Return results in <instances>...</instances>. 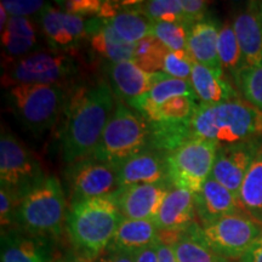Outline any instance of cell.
I'll return each mask as SVG.
<instances>
[{
  "label": "cell",
  "mask_w": 262,
  "mask_h": 262,
  "mask_svg": "<svg viewBox=\"0 0 262 262\" xmlns=\"http://www.w3.org/2000/svg\"><path fill=\"white\" fill-rule=\"evenodd\" d=\"M111 85L106 81L79 88L70 100L61 141L62 159L70 164L89 158L96 149L116 110Z\"/></svg>",
  "instance_id": "obj_1"
},
{
  "label": "cell",
  "mask_w": 262,
  "mask_h": 262,
  "mask_svg": "<svg viewBox=\"0 0 262 262\" xmlns=\"http://www.w3.org/2000/svg\"><path fill=\"white\" fill-rule=\"evenodd\" d=\"M191 139H204L219 147L262 136V113L237 98L196 106L189 123Z\"/></svg>",
  "instance_id": "obj_2"
},
{
  "label": "cell",
  "mask_w": 262,
  "mask_h": 262,
  "mask_svg": "<svg viewBox=\"0 0 262 262\" xmlns=\"http://www.w3.org/2000/svg\"><path fill=\"white\" fill-rule=\"evenodd\" d=\"M123 216L112 198H93L71 204L66 231L78 253L97 258L116 234Z\"/></svg>",
  "instance_id": "obj_3"
},
{
  "label": "cell",
  "mask_w": 262,
  "mask_h": 262,
  "mask_svg": "<svg viewBox=\"0 0 262 262\" xmlns=\"http://www.w3.org/2000/svg\"><path fill=\"white\" fill-rule=\"evenodd\" d=\"M66 216L63 188L60 180L50 175L22 198L16 211V222L26 233L51 239L61 234Z\"/></svg>",
  "instance_id": "obj_4"
},
{
  "label": "cell",
  "mask_w": 262,
  "mask_h": 262,
  "mask_svg": "<svg viewBox=\"0 0 262 262\" xmlns=\"http://www.w3.org/2000/svg\"><path fill=\"white\" fill-rule=\"evenodd\" d=\"M150 143V126L142 114L118 101L112 118L93 153V158L117 166L123 160L146 150Z\"/></svg>",
  "instance_id": "obj_5"
},
{
  "label": "cell",
  "mask_w": 262,
  "mask_h": 262,
  "mask_svg": "<svg viewBox=\"0 0 262 262\" xmlns=\"http://www.w3.org/2000/svg\"><path fill=\"white\" fill-rule=\"evenodd\" d=\"M6 98L18 122L35 135L51 129L64 106V93L60 85H16L10 88Z\"/></svg>",
  "instance_id": "obj_6"
},
{
  "label": "cell",
  "mask_w": 262,
  "mask_h": 262,
  "mask_svg": "<svg viewBox=\"0 0 262 262\" xmlns=\"http://www.w3.org/2000/svg\"><path fill=\"white\" fill-rule=\"evenodd\" d=\"M219 146L204 139H191L166 153L168 176L171 186L193 194L210 179Z\"/></svg>",
  "instance_id": "obj_7"
},
{
  "label": "cell",
  "mask_w": 262,
  "mask_h": 262,
  "mask_svg": "<svg viewBox=\"0 0 262 262\" xmlns=\"http://www.w3.org/2000/svg\"><path fill=\"white\" fill-rule=\"evenodd\" d=\"M2 84L14 88L24 84L60 85L74 72V61L64 52L34 51L3 66Z\"/></svg>",
  "instance_id": "obj_8"
},
{
  "label": "cell",
  "mask_w": 262,
  "mask_h": 262,
  "mask_svg": "<svg viewBox=\"0 0 262 262\" xmlns=\"http://www.w3.org/2000/svg\"><path fill=\"white\" fill-rule=\"evenodd\" d=\"M44 175L35 156L9 131L0 137V185L12 192L19 201L38 185Z\"/></svg>",
  "instance_id": "obj_9"
},
{
  "label": "cell",
  "mask_w": 262,
  "mask_h": 262,
  "mask_svg": "<svg viewBox=\"0 0 262 262\" xmlns=\"http://www.w3.org/2000/svg\"><path fill=\"white\" fill-rule=\"evenodd\" d=\"M199 238L225 258H242L262 235V226L245 214L226 216L196 227Z\"/></svg>",
  "instance_id": "obj_10"
},
{
  "label": "cell",
  "mask_w": 262,
  "mask_h": 262,
  "mask_svg": "<svg viewBox=\"0 0 262 262\" xmlns=\"http://www.w3.org/2000/svg\"><path fill=\"white\" fill-rule=\"evenodd\" d=\"M64 179L71 204L93 198L110 196L118 189L117 170L111 164L89 157L68 165Z\"/></svg>",
  "instance_id": "obj_11"
},
{
  "label": "cell",
  "mask_w": 262,
  "mask_h": 262,
  "mask_svg": "<svg viewBox=\"0 0 262 262\" xmlns=\"http://www.w3.org/2000/svg\"><path fill=\"white\" fill-rule=\"evenodd\" d=\"M261 145L262 136H258L233 145L220 146L210 178L238 196L245 175Z\"/></svg>",
  "instance_id": "obj_12"
},
{
  "label": "cell",
  "mask_w": 262,
  "mask_h": 262,
  "mask_svg": "<svg viewBox=\"0 0 262 262\" xmlns=\"http://www.w3.org/2000/svg\"><path fill=\"white\" fill-rule=\"evenodd\" d=\"M171 185H135L118 188L111 195L123 217L131 220H155Z\"/></svg>",
  "instance_id": "obj_13"
},
{
  "label": "cell",
  "mask_w": 262,
  "mask_h": 262,
  "mask_svg": "<svg viewBox=\"0 0 262 262\" xmlns=\"http://www.w3.org/2000/svg\"><path fill=\"white\" fill-rule=\"evenodd\" d=\"M118 188L135 185L169 183L165 153L159 150H142L116 166Z\"/></svg>",
  "instance_id": "obj_14"
},
{
  "label": "cell",
  "mask_w": 262,
  "mask_h": 262,
  "mask_svg": "<svg viewBox=\"0 0 262 262\" xmlns=\"http://www.w3.org/2000/svg\"><path fill=\"white\" fill-rule=\"evenodd\" d=\"M108 77L113 93L124 103H130L152 89L168 75L164 73H148L143 71L134 60L111 63L108 67Z\"/></svg>",
  "instance_id": "obj_15"
},
{
  "label": "cell",
  "mask_w": 262,
  "mask_h": 262,
  "mask_svg": "<svg viewBox=\"0 0 262 262\" xmlns=\"http://www.w3.org/2000/svg\"><path fill=\"white\" fill-rule=\"evenodd\" d=\"M40 25L45 38L55 50H68L74 48L88 35V21L79 16L45 6L40 12Z\"/></svg>",
  "instance_id": "obj_16"
},
{
  "label": "cell",
  "mask_w": 262,
  "mask_h": 262,
  "mask_svg": "<svg viewBox=\"0 0 262 262\" xmlns=\"http://www.w3.org/2000/svg\"><path fill=\"white\" fill-rule=\"evenodd\" d=\"M195 216L194 194L171 186L153 221L159 233H178L195 224Z\"/></svg>",
  "instance_id": "obj_17"
},
{
  "label": "cell",
  "mask_w": 262,
  "mask_h": 262,
  "mask_svg": "<svg viewBox=\"0 0 262 262\" xmlns=\"http://www.w3.org/2000/svg\"><path fill=\"white\" fill-rule=\"evenodd\" d=\"M194 206L201 226L226 216L243 214L238 196L211 178L204 183L201 191L194 193Z\"/></svg>",
  "instance_id": "obj_18"
},
{
  "label": "cell",
  "mask_w": 262,
  "mask_h": 262,
  "mask_svg": "<svg viewBox=\"0 0 262 262\" xmlns=\"http://www.w3.org/2000/svg\"><path fill=\"white\" fill-rule=\"evenodd\" d=\"M90 48L95 55L110 63L134 60L135 45L123 40L104 18H93L86 25Z\"/></svg>",
  "instance_id": "obj_19"
},
{
  "label": "cell",
  "mask_w": 262,
  "mask_h": 262,
  "mask_svg": "<svg viewBox=\"0 0 262 262\" xmlns=\"http://www.w3.org/2000/svg\"><path fill=\"white\" fill-rule=\"evenodd\" d=\"M233 29L243 55L244 67H255L262 63V21L257 3L239 12L233 19Z\"/></svg>",
  "instance_id": "obj_20"
},
{
  "label": "cell",
  "mask_w": 262,
  "mask_h": 262,
  "mask_svg": "<svg viewBox=\"0 0 262 262\" xmlns=\"http://www.w3.org/2000/svg\"><path fill=\"white\" fill-rule=\"evenodd\" d=\"M49 239L22 232L11 231L2 234V262H50Z\"/></svg>",
  "instance_id": "obj_21"
},
{
  "label": "cell",
  "mask_w": 262,
  "mask_h": 262,
  "mask_svg": "<svg viewBox=\"0 0 262 262\" xmlns=\"http://www.w3.org/2000/svg\"><path fill=\"white\" fill-rule=\"evenodd\" d=\"M219 32L217 26L211 19L196 22L188 28L187 51L195 63L224 75L217 50Z\"/></svg>",
  "instance_id": "obj_22"
},
{
  "label": "cell",
  "mask_w": 262,
  "mask_h": 262,
  "mask_svg": "<svg viewBox=\"0 0 262 262\" xmlns=\"http://www.w3.org/2000/svg\"><path fill=\"white\" fill-rule=\"evenodd\" d=\"M198 224L178 233H159V239L171 247L176 262H228L199 238Z\"/></svg>",
  "instance_id": "obj_23"
},
{
  "label": "cell",
  "mask_w": 262,
  "mask_h": 262,
  "mask_svg": "<svg viewBox=\"0 0 262 262\" xmlns=\"http://www.w3.org/2000/svg\"><path fill=\"white\" fill-rule=\"evenodd\" d=\"M191 84L199 103L216 104L237 100L238 91L224 75L199 63H193Z\"/></svg>",
  "instance_id": "obj_24"
},
{
  "label": "cell",
  "mask_w": 262,
  "mask_h": 262,
  "mask_svg": "<svg viewBox=\"0 0 262 262\" xmlns=\"http://www.w3.org/2000/svg\"><path fill=\"white\" fill-rule=\"evenodd\" d=\"M3 66L31 54L37 45V32L28 17H11L2 32Z\"/></svg>",
  "instance_id": "obj_25"
},
{
  "label": "cell",
  "mask_w": 262,
  "mask_h": 262,
  "mask_svg": "<svg viewBox=\"0 0 262 262\" xmlns=\"http://www.w3.org/2000/svg\"><path fill=\"white\" fill-rule=\"evenodd\" d=\"M159 229L152 220H131L123 217L107 250L136 253L158 242Z\"/></svg>",
  "instance_id": "obj_26"
},
{
  "label": "cell",
  "mask_w": 262,
  "mask_h": 262,
  "mask_svg": "<svg viewBox=\"0 0 262 262\" xmlns=\"http://www.w3.org/2000/svg\"><path fill=\"white\" fill-rule=\"evenodd\" d=\"M198 104L196 96L182 95L147 111L142 116L153 127H186L189 126Z\"/></svg>",
  "instance_id": "obj_27"
},
{
  "label": "cell",
  "mask_w": 262,
  "mask_h": 262,
  "mask_svg": "<svg viewBox=\"0 0 262 262\" xmlns=\"http://www.w3.org/2000/svg\"><path fill=\"white\" fill-rule=\"evenodd\" d=\"M139 2H122L123 10L112 18L106 19L107 24L123 40L137 44L143 39L152 37L155 22L136 10Z\"/></svg>",
  "instance_id": "obj_28"
},
{
  "label": "cell",
  "mask_w": 262,
  "mask_h": 262,
  "mask_svg": "<svg viewBox=\"0 0 262 262\" xmlns=\"http://www.w3.org/2000/svg\"><path fill=\"white\" fill-rule=\"evenodd\" d=\"M238 201L243 214L262 226V145L242 183Z\"/></svg>",
  "instance_id": "obj_29"
},
{
  "label": "cell",
  "mask_w": 262,
  "mask_h": 262,
  "mask_svg": "<svg viewBox=\"0 0 262 262\" xmlns=\"http://www.w3.org/2000/svg\"><path fill=\"white\" fill-rule=\"evenodd\" d=\"M182 95H192V96H195L191 81L166 77L153 85V88L148 93L143 95V96L136 98V100L131 101L127 104L130 107H133L139 113L143 114L147 111L153 110V108L165 103L166 101L171 100L172 97L182 96Z\"/></svg>",
  "instance_id": "obj_30"
},
{
  "label": "cell",
  "mask_w": 262,
  "mask_h": 262,
  "mask_svg": "<svg viewBox=\"0 0 262 262\" xmlns=\"http://www.w3.org/2000/svg\"><path fill=\"white\" fill-rule=\"evenodd\" d=\"M232 78L245 102L262 113V63L243 67Z\"/></svg>",
  "instance_id": "obj_31"
},
{
  "label": "cell",
  "mask_w": 262,
  "mask_h": 262,
  "mask_svg": "<svg viewBox=\"0 0 262 262\" xmlns=\"http://www.w3.org/2000/svg\"><path fill=\"white\" fill-rule=\"evenodd\" d=\"M217 50L224 72H229L233 77L237 72L244 67L243 55H242L232 24H225L220 28Z\"/></svg>",
  "instance_id": "obj_32"
},
{
  "label": "cell",
  "mask_w": 262,
  "mask_h": 262,
  "mask_svg": "<svg viewBox=\"0 0 262 262\" xmlns=\"http://www.w3.org/2000/svg\"><path fill=\"white\" fill-rule=\"evenodd\" d=\"M136 10L153 22H170L183 25L186 27L181 0H150L146 3H137Z\"/></svg>",
  "instance_id": "obj_33"
},
{
  "label": "cell",
  "mask_w": 262,
  "mask_h": 262,
  "mask_svg": "<svg viewBox=\"0 0 262 262\" xmlns=\"http://www.w3.org/2000/svg\"><path fill=\"white\" fill-rule=\"evenodd\" d=\"M169 50L155 37H148L135 44L134 61L148 73H162L164 60Z\"/></svg>",
  "instance_id": "obj_34"
},
{
  "label": "cell",
  "mask_w": 262,
  "mask_h": 262,
  "mask_svg": "<svg viewBox=\"0 0 262 262\" xmlns=\"http://www.w3.org/2000/svg\"><path fill=\"white\" fill-rule=\"evenodd\" d=\"M188 29L183 25L170 22H155L152 37L158 39L170 51L187 50Z\"/></svg>",
  "instance_id": "obj_35"
},
{
  "label": "cell",
  "mask_w": 262,
  "mask_h": 262,
  "mask_svg": "<svg viewBox=\"0 0 262 262\" xmlns=\"http://www.w3.org/2000/svg\"><path fill=\"white\" fill-rule=\"evenodd\" d=\"M194 61L187 50L185 51H170L166 54L164 60L162 73L168 77L176 78V79L191 80L192 68Z\"/></svg>",
  "instance_id": "obj_36"
},
{
  "label": "cell",
  "mask_w": 262,
  "mask_h": 262,
  "mask_svg": "<svg viewBox=\"0 0 262 262\" xmlns=\"http://www.w3.org/2000/svg\"><path fill=\"white\" fill-rule=\"evenodd\" d=\"M19 199L14 193L6 188L0 189V222H2V234L11 231V226L16 222V211L19 205Z\"/></svg>",
  "instance_id": "obj_37"
},
{
  "label": "cell",
  "mask_w": 262,
  "mask_h": 262,
  "mask_svg": "<svg viewBox=\"0 0 262 262\" xmlns=\"http://www.w3.org/2000/svg\"><path fill=\"white\" fill-rule=\"evenodd\" d=\"M64 11L79 17H100L104 2L101 0H68L61 3Z\"/></svg>",
  "instance_id": "obj_38"
},
{
  "label": "cell",
  "mask_w": 262,
  "mask_h": 262,
  "mask_svg": "<svg viewBox=\"0 0 262 262\" xmlns=\"http://www.w3.org/2000/svg\"><path fill=\"white\" fill-rule=\"evenodd\" d=\"M0 4L11 17H28L47 6L40 0H2Z\"/></svg>",
  "instance_id": "obj_39"
},
{
  "label": "cell",
  "mask_w": 262,
  "mask_h": 262,
  "mask_svg": "<svg viewBox=\"0 0 262 262\" xmlns=\"http://www.w3.org/2000/svg\"><path fill=\"white\" fill-rule=\"evenodd\" d=\"M181 5L187 29L196 22H201L204 19L206 8H208L206 2H203V0H181Z\"/></svg>",
  "instance_id": "obj_40"
},
{
  "label": "cell",
  "mask_w": 262,
  "mask_h": 262,
  "mask_svg": "<svg viewBox=\"0 0 262 262\" xmlns=\"http://www.w3.org/2000/svg\"><path fill=\"white\" fill-rule=\"evenodd\" d=\"M97 262H136V253L124 250H106Z\"/></svg>",
  "instance_id": "obj_41"
},
{
  "label": "cell",
  "mask_w": 262,
  "mask_h": 262,
  "mask_svg": "<svg viewBox=\"0 0 262 262\" xmlns=\"http://www.w3.org/2000/svg\"><path fill=\"white\" fill-rule=\"evenodd\" d=\"M136 262H158L157 243L148 245V247L140 249L139 251H136Z\"/></svg>",
  "instance_id": "obj_42"
},
{
  "label": "cell",
  "mask_w": 262,
  "mask_h": 262,
  "mask_svg": "<svg viewBox=\"0 0 262 262\" xmlns=\"http://www.w3.org/2000/svg\"><path fill=\"white\" fill-rule=\"evenodd\" d=\"M241 262H262V235L251 245L248 253L241 258Z\"/></svg>",
  "instance_id": "obj_43"
},
{
  "label": "cell",
  "mask_w": 262,
  "mask_h": 262,
  "mask_svg": "<svg viewBox=\"0 0 262 262\" xmlns=\"http://www.w3.org/2000/svg\"><path fill=\"white\" fill-rule=\"evenodd\" d=\"M157 249H158V262H176L175 255L169 244L164 243L159 239L157 242Z\"/></svg>",
  "instance_id": "obj_44"
},
{
  "label": "cell",
  "mask_w": 262,
  "mask_h": 262,
  "mask_svg": "<svg viewBox=\"0 0 262 262\" xmlns=\"http://www.w3.org/2000/svg\"><path fill=\"white\" fill-rule=\"evenodd\" d=\"M56 262H97V258H93L86 256V255H83L78 251H74V253H70L67 254L66 256H63L60 260Z\"/></svg>",
  "instance_id": "obj_45"
},
{
  "label": "cell",
  "mask_w": 262,
  "mask_h": 262,
  "mask_svg": "<svg viewBox=\"0 0 262 262\" xmlns=\"http://www.w3.org/2000/svg\"><path fill=\"white\" fill-rule=\"evenodd\" d=\"M9 18H10V15L8 14V11H6L4 6L0 5V29H2V32L4 31L6 25H8Z\"/></svg>",
  "instance_id": "obj_46"
},
{
  "label": "cell",
  "mask_w": 262,
  "mask_h": 262,
  "mask_svg": "<svg viewBox=\"0 0 262 262\" xmlns=\"http://www.w3.org/2000/svg\"><path fill=\"white\" fill-rule=\"evenodd\" d=\"M257 8H258V14H260V18L262 21V2L257 3Z\"/></svg>",
  "instance_id": "obj_47"
}]
</instances>
